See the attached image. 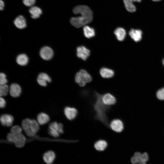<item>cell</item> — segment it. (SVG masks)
<instances>
[{"label": "cell", "instance_id": "1", "mask_svg": "<svg viewBox=\"0 0 164 164\" xmlns=\"http://www.w3.org/2000/svg\"><path fill=\"white\" fill-rule=\"evenodd\" d=\"M75 14L80 15L72 17L70 22L74 27L79 28L84 26L91 22L93 19V13L89 7L86 5H79L75 7L73 9Z\"/></svg>", "mask_w": 164, "mask_h": 164}, {"label": "cell", "instance_id": "2", "mask_svg": "<svg viewBox=\"0 0 164 164\" xmlns=\"http://www.w3.org/2000/svg\"><path fill=\"white\" fill-rule=\"evenodd\" d=\"M102 95L97 92L94 93L95 100L94 104V108L95 111V117L96 119L108 127L109 124L107 113L110 107L103 103L101 100Z\"/></svg>", "mask_w": 164, "mask_h": 164}, {"label": "cell", "instance_id": "3", "mask_svg": "<svg viewBox=\"0 0 164 164\" xmlns=\"http://www.w3.org/2000/svg\"><path fill=\"white\" fill-rule=\"evenodd\" d=\"M22 128L28 136H34L39 129V124L35 120L26 118L22 122Z\"/></svg>", "mask_w": 164, "mask_h": 164}, {"label": "cell", "instance_id": "4", "mask_svg": "<svg viewBox=\"0 0 164 164\" xmlns=\"http://www.w3.org/2000/svg\"><path fill=\"white\" fill-rule=\"evenodd\" d=\"M92 78L91 75L85 70H80L75 76V82L80 87H84L91 81Z\"/></svg>", "mask_w": 164, "mask_h": 164}, {"label": "cell", "instance_id": "5", "mask_svg": "<svg viewBox=\"0 0 164 164\" xmlns=\"http://www.w3.org/2000/svg\"><path fill=\"white\" fill-rule=\"evenodd\" d=\"M7 138L9 142L14 143L18 148L23 147L26 141V138L22 133L15 134L10 132L7 134Z\"/></svg>", "mask_w": 164, "mask_h": 164}, {"label": "cell", "instance_id": "6", "mask_svg": "<svg viewBox=\"0 0 164 164\" xmlns=\"http://www.w3.org/2000/svg\"><path fill=\"white\" fill-rule=\"evenodd\" d=\"M149 156L146 152L141 153L139 152H135L131 159V162L133 164L138 163H146L148 160Z\"/></svg>", "mask_w": 164, "mask_h": 164}, {"label": "cell", "instance_id": "7", "mask_svg": "<svg viewBox=\"0 0 164 164\" xmlns=\"http://www.w3.org/2000/svg\"><path fill=\"white\" fill-rule=\"evenodd\" d=\"M90 54V50L83 46H79L76 49V55L77 57L82 60H86Z\"/></svg>", "mask_w": 164, "mask_h": 164}, {"label": "cell", "instance_id": "8", "mask_svg": "<svg viewBox=\"0 0 164 164\" xmlns=\"http://www.w3.org/2000/svg\"><path fill=\"white\" fill-rule=\"evenodd\" d=\"M39 54L43 59L45 60H49L52 58L53 55V52L50 47L45 46L41 49Z\"/></svg>", "mask_w": 164, "mask_h": 164}, {"label": "cell", "instance_id": "9", "mask_svg": "<svg viewBox=\"0 0 164 164\" xmlns=\"http://www.w3.org/2000/svg\"><path fill=\"white\" fill-rule=\"evenodd\" d=\"M109 127L113 131L117 132H120L124 128L122 122L118 119H115L112 120L109 124Z\"/></svg>", "mask_w": 164, "mask_h": 164}, {"label": "cell", "instance_id": "10", "mask_svg": "<svg viewBox=\"0 0 164 164\" xmlns=\"http://www.w3.org/2000/svg\"><path fill=\"white\" fill-rule=\"evenodd\" d=\"M101 100L103 103L106 105L110 106L114 104L116 102L115 97L110 93L102 95Z\"/></svg>", "mask_w": 164, "mask_h": 164}, {"label": "cell", "instance_id": "11", "mask_svg": "<svg viewBox=\"0 0 164 164\" xmlns=\"http://www.w3.org/2000/svg\"><path fill=\"white\" fill-rule=\"evenodd\" d=\"M64 113L67 118L70 120L75 118L77 114V111L74 108L67 107L64 109Z\"/></svg>", "mask_w": 164, "mask_h": 164}, {"label": "cell", "instance_id": "12", "mask_svg": "<svg viewBox=\"0 0 164 164\" xmlns=\"http://www.w3.org/2000/svg\"><path fill=\"white\" fill-rule=\"evenodd\" d=\"M0 120L3 125L9 127L12 125L14 118L11 115L5 114L1 116Z\"/></svg>", "mask_w": 164, "mask_h": 164}, {"label": "cell", "instance_id": "13", "mask_svg": "<svg viewBox=\"0 0 164 164\" xmlns=\"http://www.w3.org/2000/svg\"><path fill=\"white\" fill-rule=\"evenodd\" d=\"M51 79L46 73H42L39 74L37 79V82L39 84L42 86L45 87L47 83L50 82Z\"/></svg>", "mask_w": 164, "mask_h": 164}, {"label": "cell", "instance_id": "14", "mask_svg": "<svg viewBox=\"0 0 164 164\" xmlns=\"http://www.w3.org/2000/svg\"><path fill=\"white\" fill-rule=\"evenodd\" d=\"M9 92L10 95L12 97H18L20 95L21 93V87L17 84H12L9 87Z\"/></svg>", "mask_w": 164, "mask_h": 164}, {"label": "cell", "instance_id": "15", "mask_svg": "<svg viewBox=\"0 0 164 164\" xmlns=\"http://www.w3.org/2000/svg\"><path fill=\"white\" fill-rule=\"evenodd\" d=\"M56 158V155L52 151H49L45 152L43 155L44 162L47 164H52Z\"/></svg>", "mask_w": 164, "mask_h": 164}, {"label": "cell", "instance_id": "16", "mask_svg": "<svg viewBox=\"0 0 164 164\" xmlns=\"http://www.w3.org/2000/svg\"><path fill=\"white\" fill-rule=\"evenodd\" d=\"M129 34L134 41L137 42L142 39V32L140 29H132L129 31Z\"/></svg>", "mask_w": 164, "mask_h": 164}, {"label": "cell", "instance_id": "17", "mask_svg": "<svg viewBox=\"0 0 164 164\" xmlns=\"http://www.w3.org/2000/svg\"><path fill=\"white\" fill-rule=\"evenodd\" d=\"M14 23L17 28L20 29H24L26 26V19L22 15L17 17L14 21Z\"/></svg>", "mask_w": 164, "mask_h": 164}, {"label": "cell", "instance_id": "18", "mask_svg": "<svg viewBox=\"0 0 164 164\" xmlns=\"http://www.w3.org/2000/svg\"><path fill=\"white\" fill-rule=\"evenodd\" d=\"M125 8L126 10L130 12H135L136 8L134 4L135 2H140L142 0H123Z\"/></svg>", "mask_w": 164, "mask_h": 164}, {"label": "cell", "instance_id": "19", "mask_svg": "<svg viewBox=\"0 0 164 164\" xmlns=\"http://www.w3.org/2000/svg\"><path fill=\"white\" fill-rule=\"evenodd\" d=\"M108 146L107 142L104 140H99L97 141L94 144L95 149L98 152H102L104 151Z\"/></svg>", "mask_w": 164, "mask_h": 164}, {"label": "cell", "instance_id": "20", "mask_svg": "<svg viewBox=\"0 0 164 164\" xmlns=\"http://www.w3.org/2000/svg\"><path fill=\"white\" fill-rule=\"evenodd\" d=\"M100 73L102 77L105 78H109L114 76V73L113 70L112 69L104 67L100 69Z\"/></svg>", "mask_w": 164, "mask_h": 164}, {"label": "cell", "instance_id": "21", "mask_svg": "<svg viewBox=\"0 0 164 164\" xmlns=\"http://www.w3.org/2000/svg\"><path fill=\"white\" fill-rule=\"evenodd\" d=\"M117 39L119 41H121L125 39L126 35L125 30L122 27H118L114 31Z\"/></svg>", "mask_w": 164, "mask_h": 164}, {"label": "cell", "instance_id": "22", "mask_svg": "<svg viewBox=\"0 0 164 164\" xmlns=\"http://www.w3.org/2000/svg\"><path fill=\"white\" fill-rule=\"evenodd\" d=\"M29 11L31 15V17L33 19L39 18L42 13L41 9L36 6L31 7Z\"/></svg>", "mask_w": 164, "mask_h": 164}, {"label": "cell", "instance_id": "23", "mask_svg": "<svg viewBox=\"0 0 164 164\" xmlns=\"http://www.w3.org/2000/svg\"><path fill=\"white\" fill-rule=\"evenodd\" d=\"M83 32L85 36L87 38H91L95 36L94 29L88 26H85L83 27Z\"/></svg>", "mask_w": 164, "mask_h": 164}, {"label": "cell", "instance_id": "24", "mask_svg": "<svg viewBox=\"0 0 164 164\" xmlns=\"http://www.w3.org/2000/svg\"><path fill=\"white\" fill-rule=\"evenodd\" d=\"M50 118L49 115L44 113L39 114L37 116V120L39 125H42L48 123Z\"/></svg>", "mask_w": 164, "mask_h": 164}, {"label": "cell", "instance_id": "25", "mask_svg": "<svg viewBox=\"0 0 164 164\" xmlns=\"http://www.w3.org/2000/svg\"><path fill=\"white\" fill-rule=\"evenodd\" d=\"M29 61L27 56L24 54H21L17 56L16 58L17 63L21 66H25L28 63Z\"/></svg>", "mask_w": 164, "mask_h": 164}, {"label": "cell", "instance_id": "26", "mask_svg": "<svg viewBox=\"0 0 164 164\" xmlns=\"http://www.w3.org/2000/svg\"><path fill=\"white\" fill-rule=\"evenodd\" d=\"M49 128L56 130L60 134L63 133V125L61 123H57L55 121L50 123Z\"/></svg>", "mask_w": 164, "mask_h": 164}, {"label": "cell", "instance_id": "27", "mask_svg": "<svg viewBox=\"0 0 164 164\" xmlns=\"http://www.w3.org/2000/svg\"><path fill=\"white\" fill-rule=\"evenodd\" d=\"M9 91V88L6 84L0 85V96L2 97L6 95Z\"/></svg>", "mask_w": 164, "mask_h": 164}, {"label": "cell", "instance_id": "28", "mask_svg": "<svg viewBox=\"0 0 164 164\" xmlns=\"http://www.w3.org/2000/svg\"><path fill=\"white\" fill-rule=\"evenodd\" d=\"M22 129L20 126L15 125L12 126L10 130V132L15 134L22 133Z\"/></svg>", "mask_w": 164, "mask_h": 164}, {"label": "cell", "instance_id": "29", "mask_svg": "<svg viewBox=\"0 0 164 164\" xmlns=\"http://www.w3.org/2000/svg\"><path fill=\"white\" fill-rule=\"evenodd\" d=\"M156 96L160 100H164V88L158 91L156 93Z\"/></svg>", "mask_w": 164, "mask_h": 164}, {"label": "cell", "instance_id": "30", "mask_svg": "<svg viewBox=\"0 0 164 164\" xmlns=\"http://www.w3.org/2000/svg\"><path fill=\"white\" fill-rule=\"evenodd\" d=\"M7 80L6 79L5 75L3 73H1L0 74V84L3 85L6 84Z\"/></svg>", "mask_w": 164, "mask_h": 164}, {"label": "cell", "instance_id": "31", "mask_svg": "<svg viewBox=\"0 0 164 164\" xmlns=\"http://www.w3.org/2000/svg\"><path fill=\"white\" fill-rule=\"evenodd\" d=\"M48 132L49 134L51 136L55 138H57L59 136L60 134L56 130L49 128L48 130Z\"/></svg>", "mask_w": 164, "mask_h": 164}, {"label": "cell", "instance_id": "32", "mask_svg": "<svg viewBox=\"0 0 164 164\" xmlns=\"http://www.w3.org/2000/svg\"><path fill=\"white\" fill-rule=\"evenodd\" d=\"M36 0H23V2L26 6L32 7L36 2Z\"/></svg>", "mask_w": 164, "mask_h": 164}, {"label": "cell", "instance_id": "33", "mask_svg": "<svg viewBox=\"0 0 164 164\" xmlns=\"http://www.w3.org/2000/svg\"><path fill=\"white\" fill-rule=\"evenodd\" d=\"M6 104V101L2 97L0 98V107L3 108L5 107Z\"/></svg>", "mask_w": 164, "mask_h": 164}, {"label": "cell", "instance_id": "34", "mask_svg": "<svg viewBox=\"0 0 164 164\" xmlns=\"http://www.w3.org/2000/svg\"><path fill=\"white\" fill-rule=\"evenodd\" d=\"M5 6L4 2L2 0H0V9L1 10H3Z\"/></svg>", "mask_w": 164, "mask_h": 164}, {"label": "cell", "instance_id": "35", "mask_svg": "<svg viewBox=\"0 0 164 164\" xmlns=\"http://www.w3.org/2000/svg\"><path fill=\"white\" fill-rule=\"evenodd\" d=\"M153 1H154V2H158V1H160L161 0H152Z\"/></svg>", "mask_w": 164, "mask_h": 164}, {"label": "cell", "instance_id": "36", "mask_svg": "<svg viewBox=\"0 0 164 164\" xmlns=\"http://www.w3.org/2000/svg\"><path fill=\"white\" fill-rule=\"evenodd\" d=\"M162 64H163V66H164V58L162 60Z\"/></svg>", "mask_w": 164, "mask_h": 164}, {"label": "cell", "instance_id": "37", "mask_svg": "<svg viewBox=\"0 0 164 164\" xmlns=\"http://www.w3.org/2000/svg\"><path fill=\"white\" fill-rule=\"evenodd\" d=\"M136 164H146V163H138Z\"/></svg>", "mask_w": 164, "mask_h": 164}]
</instances>
